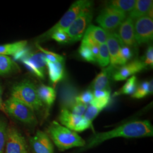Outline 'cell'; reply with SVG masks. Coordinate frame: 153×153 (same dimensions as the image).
<instances>
[{
  "label": "cell",
  "instance_id": "9c48e42d",
  "mask_svg": "<svg viewBox=\"0 0 153 153\" xmlns=\"http://www.w3.org/2000/svg\"><path fill=\"white\" fill-rule=\"evenodd\" d=\"M5 153H28L25 138L13 126H8Z\"/></svg>",
  "mask_w": 153,
  "mask_h": 153
},
{
  "label": "cell",
  "instance_id": "8d00e7d4",
  "mask_svg": "<svg viewBox=\"0 0 153 153\" xmlns=\"http://www.w3.org/2000/svg\"><path fill=\"white\" fill-rule=\"evenodd\" d=\"M146 66H153V46L150 45L148 47L146 52L145 60L143 61Z\"/></svg>",
  "mask_w": 153,
  "mask_h": 153
},
{
  "label": "cell",
  "instance_id": "5b68a950",
  "mask_svg": "<svg viewBox=\"0 0 153 153\" xmlns=\"http://www.w3.org/2000/svg\"><path fill=\"white\" fill-rule=\"evenodd\" d=\"M16 61H20L33 74L44 79L47 70V59L41 52H33L28 48L14 57Z\"/></svg>",
  "mask_w": 153,
  "mask_h": 153
},
{
  "label": "cell",
  "instance_id": "83f0119b",
  "mask_svg": "<svg viewBox=\"0 0 153 153\" xmlns=\"http://www.w3.org/2000/svg\"><path fill=\"white\" fill-rule=\"evenodd\" d=\"M97 62L100 66L102 67H106L110 63L109 52L106 43L99 45L98 57Z\"/></svg>",
  "mask_w": 153,
  "mask_h": 153
},
{
  "label": "cell",
  "instance_id": "603a6c76",
  "mask_svg": "<svg viewBox=\"0 0 153 153\" xmlns=\"http://www.w3.org/2000/svg\"><path fill=\"white\" fill-rule=\"evenodd\" d=\"M19 68L16 62L7 56L0 55V76H5L18 71Z\"/></svg>",
  "mask_w": 153,
  "mask_h": 153
},
{
  "label": "cell",
  "instance_id": "6da1fadb",
  "mask_svg": "<svg viewBox=\"0 0 153 153\" xmlns=\"http://www.w3.org/2000/svg\"><path fill=\"white\" fill-rule=\"evenodd\" d=\"M153 136V126L149 121H131L113 130L94 134L86 142L85 146L81 148V151L94 148L105 141L116 137L140 138Z\"/></svg>",
  "mask_w": 153,
  "mask_h": 153
},
{
  "label": "cell",
  "instance_id": "5bb4252c",
  "mask_svg": "<svg viewBox=\"0 0 153 153\" xmlns=\"http://www.w3.org/2000/svg\"><path fill=\"white\" fill-rule=\"evenodd\" d=\"M78 95V91L73 85L64 82L60 88V99L62 108L70 111L76 103V99Z\"/></svg>",
  "mask_w": 153,
  "mask_h": 153
},
{
  "label": "cell",
  "instance_id": "d590c367",
  "mask_svg": "<svg viewBox=\"0 0 153 153\" xmlns=\"http://www.w3.org/2000/svg\"><path fill=\"white\" fill-rule=\"evenodd\" d=\"M88 105L76 102L69 111L74 115L82 116L84 115L86 110L88 108Z\"/></svg>",
  "mask_w": 153,
  "mask_h": 153
},
{
  "label": "cell",
  "instance_id": "277c9868",
  "mask_svg": "<svg viewBox=\"0 0 153 153\" xmlns=\"http://www.w3.org/2000/svg\"><path fill=\"white\" fill-rule=\"evenodd\" d=\"M93 5V2L88 0H78L74 2L70 7L69 10L61 18L60 20L57 22L53 27L50 28L47 32L39 36L36 43L44 42L51 38V35L57 31H65L75 21L77 16L79 15L81 11L86 7Z\"/></svg>",
  "mask_w": 153,
  "mask_h": 153
},
{
  "label": "cell",
  "instance_id": "836d02e7",
  "mask_svg": "<svg viewBox=\"0 0 153 153\" xmlns=\"http://www.w3.org/2000/svg\"><path fill=\"white\" fill-rule=\"evenodd\" d=\"M94 96L93 92L91 90H86L82 93L81 94L78 95L76 97V102L88 105V104H90Z\"/></svg>",
  "mask_w": 153,
  "mask_h": 153
},
{
  "label": "cell",
  "instance_id": "8992f818",
  "mask_svg": "<svg viewBox=\"0 0 153 153\" xmlns=\"http://www.w3.org/2000/svg\"><path fill=\"white\" fill-rule=\"evenodd\" d=\"M4 110L17 120L30 126H36L38 120L35 112L26 104L10 97L3 102Z\"/></svg>",
  "mask_w": 153,
  "mask_h": 153
},
{
  "label": "cell",
  "instance_id": "52a82bcc",
  "mask_svg": "<svg viewBox=\"0 0 153 153\" xmlns=\"http://www.w3.org/2000/svg\"><path fill=\"white\" fill-rule=\"evenodd\" d=\"M93 17V5L85 8L75 21L65 31L71 42H76L83 38L90 26Z\"/></svg>",
  "mask_w": 153,
  "mask_h": 153
},
{
  "label": "cell",
  "instance_id": "ba28073f",
  "mask_svg": "<svg viewBox=\"0 0 153 153\" xmlns=\"http://www.w3.org/2000/svg\"><path fill=\"white\" fill-rule=\"evenodd\" d=\"M126 14L106 6L96 19L99 25L107 32H114L126 19Z\"/></svg>",
  "mask_w": 153,
  "mask_h": 153
},
{
  "label": "cell",
  "instance_id": "3957f363",
  "mask_svg": "<svg viewBox=\"0 0 153 153\" xmlns=\"http://www.w3.org/2000/svg\"><path fill=\"white\" fill-rule=\"evenodd\" d=\"M11 98L26 104L35 112H40L45 106L39 99L36 85L29 79L18 82L11 88Z\"/></svg>",
  "mask_w": 153,
  "mask_h": 153
},
{
  "label": "cell",
  "instance_id": "9a60e30c",
  "mask_svg": "<svg viewBox=\"0 0 153 153\" xmlns=\"http://www.w3.org/2000/svg\"><path fill=\"white\" fill-rule=\"evenodd\" d=\"M119 31V36L123 43L126 46L132 48L137 47L134 39V21L128 17L121 24Z\"/></svg>",
  "mask_w": 153,
  "mask_h": 153
},
{
  "label": "cell",
  "instance_id": "8fae6325",
  "mask_svg": "<svg viewBox=\"0 0 153 153\" xmlns=\"http://www.w3.org/2000/svg\"><path fill=\"white\" fill-rule=\"evenodd\" d=\"M134 39L137 44L151 42L153 38V19L144 16L136 19L134 24Z\"/></svg>",
  "mask_w": 153,
  "mask_h": 153
},
{
  "label": "cell",
  "instance_id": "d4e9b609",
  "mask_svg": "<svg viewBox=\"0 0 153 153\" xmlns=\"http://www.w3.org/2000/svg\"><path fill=\"white\" fill-rule=\"evenodd\" d=\"M153 93V80L150 81H143L138 87L131 98L136 99L143 98L149 94Z\"/></svg>",
  "mask_w": 153,
  "mask_h": 153
},
{
  "label": "cell",
  "instance_id": "e0dca14e",
  "mask_svg": "<svg viewBox=\"0 0 153 153\" xmlns=\"http://www.w3.org/2000/svg\"><path fill=\"white\" fill-rule=\"evenodd\" d=\"M117 66L110 65L103 69L91 83V88L94 90L110 91V81L112 78V74Z\"/></svg>",
  "mask_w": 153,
  "mask_h": 153
},
{
  "label": "cell",
  "instance_id": "7c38bea8",
  "mask_svg": "<svg viewBox=\"0 0 153 153\" xmlns=\"http://www.w3.org/2000/svg\"><path fill=\"white\" fill-rule=\"evenodd\" d=\"M146 66L143 61L134 60L119 68L116 67L112 74V79L116 81H124L128 77L142 71Z\"/></svg>",
  "mask_w": 153,
  "mask_h": 153
},
{
  "label": "cell",
  "instance_id": "ac0fdd59",
  "mask_svg": "<svg viewBox=\"0 0 153 153\" xmlns=\"http://www.w3.org/2000/svg\"><path fill=\"white\" fill-rule=\"evenodd\" d=\"M152 0H137L133 10L130 12L129 17L133 21L142 16H147L153 9Z\"/></svg>",
  "mask_w": 153,
  "mask_h": 153
},
{
  "label": "cell",
  "instance_id": "f546056e",
  "mask_svg": "<svg viewBox=\"0 0 153 153\" xmlns=\"http://www.w3.org/2000/svg\"><path fill=\"white\" fill-rule=\"evenodd\" d=\"M36 47L40 51V52H42L45 56L46 59L51 62H59L64 63V58L60 55H58L56 53L49 51L47 49H44L42 47H41L39 44L36 43Z\"/></svg>",
  "mask_w": 153,
  "mask_h": 153
},
{
  "label": "cell",
  "instance_id": "f1b7e54d",
  "mask_svg": "<svg viewBox=\"0 0 153 153\" xmlns=\"http://www.w3.org/2000/svg\"><path fill=\"white\" fill-rule=\"evenodd\" d=\"M133 53L131 48L128 46L123 45L121 48L119 58L117 62V65H124L128 61L130 60L133 57Z\"/></svg>",
  "mask_w": 153,
  "mask_h": 153
},
{
  "label": "cell",
  "instance_id": "d6986e66",
  "mask_svg": "<svg viewBox=\"0 0 153 153\" xmlns=\"http://www.w3.org/2000/svg\"><path fill=\"white\" fill-rule=\"evenodd\" d=\"M47 68L49 79L53 85H56L64 77V68L62 62H51L47 59Z\"/></svg>",
  "mask_w": 153,
  "mask_h": 153
},
{
  "label": "cell",
  "instance_id": "4fadbf2b",
  "mask_svg": "<svg viewBox=\"0 0 153 153\" xmlns=\"http://www.w3.org/2000/svg\"><path fill=\"white\" fill-rule=\"evenodd\" d=\"M30 143L35 153H54V146L48 134L41 131L30 139Z\"/></svg>",
  "mask_w": 153,
  "mask_h": 153
},
{
  "label": "cell",
  "instance_id": "ffe728a7",
  "mask_svg": "<svg viewBox=\"0 0 153 153\" xmlns=\"http://www.w3.org/2000/svg\"><path fill=\"white\" fill-rule=\"evenodd\" d=\"M39 97L44 106L51 107L56 98V92L53 88L44 85H41L37 88Z\"/></svg>",
  "mask_w": 153,
  "mask_h": 153
},
{
  "label": "cell",
  "instance_id": "4316f807",
  "mask_svg": "<svg viewBox=\"0 0 153 153\" xmlns=\"http://www.w3.org/2000/svg\"><path fill=\"white\" fill-rule=\"evenodd\" d=\"M7 128V122L5 117L0 116V153H5Z\"/></svg>",
  "mask_w": 153,
  "mask_h": 153
},
{
  "label": "cell",
  "instance_id": "44dd1931",
  "mask_svg": "<svg viewBox=\"0 0 153 153\" xmlns=\"http://www.w3.org/2000/svg\"><path fill=\"white\" fill-rule=\"evenodd\" d=\"M27 41L21 40L9 44L0 45V55L13 57L27 48Z\"/></svg>",
  "mask_w": 153,
  "mask_h": 153
},
{
  "label": "cell",
  "instance_id": "74e56055",
  "mask_svg": "<svg viewBox=\"0 0 153 153\" xmlns=\"http://www.w3.org/2000/svg\"><path fill=\"white\" fill-rule=\"evenodd\" d=\"M111 92L107 90H94L93 92L94 98H104L110 97Z\"/></svg>",
  "mask_w": 153,
  "mask_h": 153
},
{
  "label": "cell",
  "instance_id": "1f68e13d",
  "mask_svg": "<svg viewBox=\"0 0 153 153\" xmlns=\"http://www.w3.org/2000/svg\"><path fill=\"white\" fill-rule=\"evenodd\" d=\"M101 111V109L90 104V105L88 106V108L83 116L88 122L92 124L93 120L97 117Z\"/></svg>",
  "mask_w": 153,
  "mask_h": 153
},
{
  "label": "cell",
  "instance_id": "e575fe53",
  "mask_svg": "<svg viewBox=\"0 0 153 153\" xmlns=\"http://www.w3.org/2000/svg\"><path fill=\"white\" fill-rule=\"evenodd\" d=\"M109 102L110 97L104 98H93L90 104L102 111L108 105Z\"/></svg>",
  "mask_w": 153,
  "mask_h": 153
},
{
  "label": "cell",
  "instance_id": "4dcf8cb0",
  "mask_svg": "<svg viewBox=\"0 0 153 153\" xmlns=\"http://www.w3.org/2000/svg\"><path fill=\"white\" fill-rule=\"evenodd\" d=\"M79 53L82 58L86 61L91 62H97L93 55L91 47L86 44L82 43L79 49Z\"/></svg>",
  "mask_w": 153,
  "mask_h": 153
},
{
  "label": "cell",
  "instance_id": "f35d334b",
  "mask_svg": "<svg viewBox=\"0 0 153 153\" xmlns=\"http://www.w3.org/2000/svg\"><path fill=\"white\" fill-rule=\"evenodd\" d=\"M91 48L93 55L97 61V59L98 57L99 51V46H94L91 47Z\"/></svg>",
  "mask_w": 153,
  "mask_h": 153
},
{
  "label": "cell",
  "instance_id": "484cf974",
  "mask_svg": "<svg viewBox=\"0 0 153 153\" xmlns=\"http://www.w3.org/2000/svg\"><path fill=\"white\" fill-rule=\"evenodd\" d=\"M137 83L136 76H131L127 80L125 85L119 91L114 94V96H119L120 95H132L137 89Z\"/></svg>",
  "mask_w": 153,
  "mask_h": 153
},
{
  "label": "cell",
  "instance_id": "7402d4cb",
  "mask_svg": "<svg viewBox=\"0 0 153 153\" xmlns=\"http://www.w3.org/2000/svg\"><path fill=\"white\" fill-rule=\"evenodd\" d=\"M84 35H87L93 41L100 45L106 43L107 39V32L102 28L90 25Z\"/></svg>",
  "mask_w": 153,
  "mask_h": 153
},
{
  "label": "cell",
  "instance_id": "d6a6232c",
  "mask_svg": "<svg viewBox=\"0 0 153 153\" xmlns=\"http://www.w3.org/2000/svg\"><path fill=\"white\" fill-rule=\"evenodd\" d=\"M50 39H52L56 40L57 42L62 44L71 43L69 36L65 33V31H56L51 35Z\"/></svg>",
  "mask_w": 153,
  "mask_h": 153
},
{
  "label": "cell",
  "instance_id": "30bf717a",
  "mask_svg": "<svg viewBox=\"0 0 153 153\" xmlns=\"http://www.w3.org/2000/svg\"><path fill=\"white\" fill-rule=\"evenodd\" d=\"M62 126L75 132H81L91 128L92 124L84 117L73 114L69 110L62 108L59 117Z\"/></svg>",
  "mask_w": 153,
  "mask_h": 153
},
{
  "label": "cell",
  "instance_id": "cb8c5ba5",
  "mask_svg": "<svg viewBox=\"0 0 153 153\" xmlns=\"http://www.w3.org/2000/svg\"><path fill=\"white\" fill-rule=\"evenodd\" d=\"M135 0H113L107 2V6L122 11L125 14L130 13L136 4Z\"/></svg>",
  "mask_w": 153,
  "mask_h": 153
},
{
  "label": "cell",
  "instance_id": "7a4b0ae2",
  "mask_svg": "<svg viewBox=\"0 0 153 153\" xmlns=\"http://www.w3.org/2000/svg\"><path fill=\"white\" fill-rule=\"evenodd\" d=\"M47 131L50 139L61 152L76 147L83 148L86 145V141L76 132L69 129L57 121L52 122Z\"/></svg>",
  "mask_w": 153,
  "mask_h": 153
},
{
  "label": "cell",
  "instance_id": "ab89813d",
  "mask_svg": "<svg viewBox=\"0 0 153 153\" xmlns=\"http://www.w3.org/2000/svg\"><path fill=\"white\" fill-rule=\"evenodd\" d=\"M2 94H3V89L0 85V109L2 107V104H3V101H2Z\"/></svg>",
  "mask_w": 153,
  "mask_h": 153
},
{
  "label": "cell",
  "instance_id": "2e32d148",
  "mask_svg": "<svg viewBox=\"0 0 153 153\" xmlns=\"http://www.w3.org/2000/svg\"><path fill=\"white\" fill-rule=\"evenodd\" d=\"M106 44L109 52L111 65L117 66L119 52L124 44L119 35L115 32H107Z\"/></svg>",
  "mask_w": 153,
  "mask_h": 153
}]
</instances>
